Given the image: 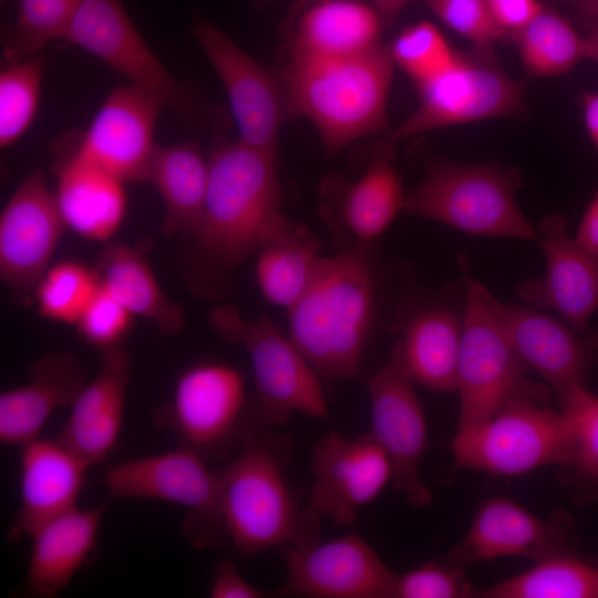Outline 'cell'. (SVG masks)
Wrapping results in <instances>:
<instances>
[{
	"mask_svg": "<svg viewBox=\"0 0 598 598\" xmlns=\"http://www.w3.org/2000/svg\"><path fill=\"white\" fill-rule=\"evenodd\" d=\"M524 70L533 78L568 74L585 59L584 38L561 14L544 8L511 37Z\"/></svg>",
	"mask_w": 598,
	"mask_h": 598,
	"instance_id": "obj_34",
	"label": "cell"
},
{
	"mask_svg": "<svg viewBox=\"0 0 598 598\" xmlns=\"http://www.w3.org/2000/svg\"><path fill=\"white\" fill-rule=\"evenodd\" d=\"M91 466L56 436L20 446V504L7 533L9 543L30 537L50 519L78 506Z\"/></svg>",
	"mask_w": 598,
	"mask_h": 598,
	"instance_id": "obj_22",
	"label": "cell"
},
{
	"mask_svg": "<svg viewBox=\"0 0 598 598\" xmlns=\"http://www.w3.org/2000/svg\"><path fill=\"white\" fill-rule=\"evenodd\" d=\"M486 3L494 22L508 39L545 8L539 0H486Z\"/></svg>",
	"mask_w": 598,
	"mask_h": 598,
	"instance_id": "obj_43",
	"label": "cell"
},
{
	"mask_svg": "<svg viewBox=\"0 0 598 598\" xmlns=\"http://www.w3.org/2000/svg\"><path fill=\"white\" fill-rule=\"evenodd\" d=\"M400 329L412 380L432 391H456L463 317L458 319L446 308H429Z\"/></svg>",
	"mask_w": 598,
	"mask_h": 598,
	"instance_id": "obj_30",
	"label": "cell"
},
{
	"mask_svg": "<svg viewBox=\"0 0 598 598\" xmlns=\"http://www.w3.org/2000/svg\"><path fill=\"white\" fill-rule=\"evenodd\" d=\"M484 598H598V568L570 556L557 554L537 561L532 569L486 589Z\"/></svg>",
	"mask_w": 598,
	"mask_h": 598,
	"instance_id": "obj_33",
	"label": "cell"
},
{
	"mask_svg": "<svg viewBox=\"0 0 598 598\" xmlns=\"http://www.w3.org/2000/svg\"><path fill=\"white\" fill-rule=\"evenodd\" d=\"M585 59L598 63V21L594 31L584 38Z\"/></svg>",
	"mask_w": 598,
	"mask_h": 598,
	"instance_id": "obj_48",
	"label": "cell"
},
{
	"mask_svg": "<svg viewBox=\"0 0 598 598\" xmlns=\"http://www.w3.org/2000/svg\"><path fill=\"white\" fill-rule=\"evenodd\" d=\"M520 184L515 168L433 159L405 195L403 210L471 235L536 240L517 204Z\"/></svg>",
	"mask_w": 598,
	"mask_h": 598,
	"instance_id": "obj_5",
	"label": "cell"
},
{
	"mask_svg": "<svg viewBox=\"0 0 598 598\" xmlns=\"http://www.w3.org/2000/svg\"><path fill=\"white\" fill-rule=\"evenodd\" d=\"M44 64L39 55L4 64L0 73V147L16 143L31 125L39 105Z\"/></svg>",
	"mask_w": 598,
	"mask_h": 598,
	"instance_id": "obj_36",
	"label": "cell"
},
{
	"mask_svg": "<svg viewBox=\"0 0 598 598\" xmlns=\"http://www.w3.org/2000/svg\"><path fill=\"white\" fill-rule=\"evenodd\" d=\"M573 522L557 511L540 518L506 497L482 501L464 536L445 560L465 566L501 557H524L539 561L567 553Z\"/></svg>",
	"mask_w": 598,
	"mask_h": 598,
	"instance_id": "obj_19",
	"label": "cell"
},
{
	"mask_svg": "<svg viewBox=\"0 0 598 598\" xmlns=\"http://www.w3.org/2000/svg\"><path fill=\"white\" fill-rule=\"evenodd\" d=\"M394 66L382 43L344 58L288 60L279 73L287 121L310 120L332 154L359 137L383 133Z\"/></svg>",
	"mask_w": 598,
	"mask_h": 598,
	"instance_id": "obj_2",
	"label": "cell"
},
{
	"mask_svg": "<svg viewBox=\"0 0 598 598\" xmlns=\"http://www.w3.org/2000/svg\"><path fill=\"white\" fill-rule=\"evenodd\" d=\"M395 150L370 151L364 174L354 183L332 174L321 186V212L334 230L347 231L363 250L403 210L405 195L393 167Z\"/></svg>",
	"mask_w": 598,
	"mask_h": 598,
	"instance_id": "obj_23",
	"label": "cell"
},
{
	"mask_svg": "<svg viewBox=\"0 0 598 598\" xmlns=\"http://www.w3.org/2000/svg\"><path fill=\"white\" fill-rule=\"evenodd\" d=\"M546 258L542 278L520 282L517 295L527 307L555 311L584 334L598 309V256L566 234V219L555 215L538 226Z\"/></svg>",
	"mask_w": 598,
	"mask_h": 598,
	"instance_id": "obj_21",
	"label": "cell"
},
{
	"mask_svg": "<svg viewBox=\"0 0 598 598\" xmlns=\"http://www.w3.org/2000/svg\"><path fill=\"white\" fill-rule=\"evenodd\" d=\"M319 250L306 228L279 213L257 249V279L266 300L289 308L307 287Z\"/></svg>",
	"mask_w": 598,
	"mask_h": 598,
	"instance_id": "obj_31",
	"label": "cell"
},
{
	"mask_svg": "<svg viewBox=\"0 0 598 598\" xmlns=\"http://www.w3.org/2000/svg\"><path fill=\"white\" fill-rule=\"evenodd\" d=\"M581 110L586 131L598 151V91L582 95Z\"/></svg>",
	"mask_w": 598,
	"mask_h": 598,
	"instance_id": "obj_46",
	"label": "cell"
},
{
	"mask_svg": "<svg viewBox=\"0 0 598 598\" xmlns=\"http://www.w3.org/2000/svg\"><path fill=\"white\" fill-rule=\"evenodd\" d=\"M106 502L122 498L157 499L185 506L184 535L193 548L218 547L227 539L219 481L199 453L178 447L130 458L107 467Z\"/></svg>",
	"mask_w": 598,
	"mask_h": 598,
	"instance_id": "obj_11",
	"label": "cell"
},
{
	"mask_svg": "<svg viewBox=\"0 0 598 598\" xmlns=\"http://www.w3.org/2000/svg\"><path fill=\"white\" fill-rule=\"evenodd\" d=\"M208 185L199 237L219 265L234 267L259 247L279 214V161L241 141L216 138L209 153Z\"/></svg>",
	"mask_w": 598,
	"mask_h": 598,
	"instance_id": "obj_4",
	"label": "cell"
},
{
	"mask_svg": "<svg viewBox=\"0 0 598 598\" xmlns=\"http://www.w3.org/2000/svg\"><path fill=\"white\" fill-rule=\"evenodd\" d=\"M426 8L447 28L474 47H489L507 39L494 22L486 0H423Z\"/></svg>",
	"mask_w": 598,
	"mask_h": 598,
	"instance_id": "obj_41",
	"label": "cell"
},
{
	"mask_svg": "<svg viewBox=\"0 0 598 598\" xmlns=\"http://www.w3.org/2000/svg\"><path fill=\"white\" fill-rule=\"evenodd\" d=\"M66 226L41 172L29 174L0 215V277L18 293L34 290Z\"/></svg>",
	"mask_w": 598,
	"mask_h": 598,
	"instance_id": "obj_17",
	"label": "cell"
},
{
	"mask_svg": "<svg viewBox=\"0 0 598 598\" xmlns=\"http://www.w3.org/2000/svg\"><path fill=\"white\" fill-rule=\"evenodd\" d=\"M257 425L247 420L240 452L217 471L227 539L247 556L320 542V515L301 504L285 475L288 440Z\"/></svg>",
	"mask_w": 598,
	"mask_h": 598,
	"instance_id": "obj_1",
	"label": "cell"
},
{
	"mask_svg": "<svg viewBox=\"0 0 598 598\" xmlns=\"http://www.w3.org/2000/svg\"><path fill=\"white\" fill-rule=\"evenodd\" d=\"M208 323L223 341L241 344L247 350L262 423L282 425L298 412L328 419L318 373L270 319L243 318L235 306L226 303L209 311Z\"/></svg>",
	"mask_w": 598,
	"mask_h": 598,
	"instance_id": "obj_9",
	"label": "cell"
},
{
	"mask_svg": "<svg viewBox=\"0 0 598 598\" xmlns=\"http://www.w3.org/2000/svg\"><path fill=\"white\" fill-rule=\"evenodd\" d=\"M371 434L392 465L394 488L414 507L432 503L420 464L427 446V426L408 371L399 339L383 365L369 381Z\"/></svg>",
	"mask_w": 598,
	"mask_h": 598,
	"instance_id": "obj_13",
	"label": "cell"
},
{
	"mask_svg": "<svg viewBox=\"0 0 598 598\" xmlns=\"http://www.w3.org/2000/svg\"><path fill=\"white\" fill-rule=\"evenodd\" d=\"M492 293L470 279L457 368V429L484 422L520 398L544 402L547 389L527 377V364L514 350L491 308Z\"/></svg>",
	"mask_w": 598,
	"mask_h": 598,
	"instance_id": "obj_8",
	"label": "cell"
},
{
	"mask_svg": "<svg viewBox=\"0 0 598 598\" xmlns=\"http://www.w3.org/2000/svg\"><path fill=\"white\" fill-rule=\"evenodd\" d=\"M475 590L463 566L430 560L396 577L394 598H467Z\"/></svg>",
	"mask_w": 598,
	"mask_h": 598,
	"instance_id": "obj_40",
	"label": "cell"
},
{
	"mask_svg": "<svg viewBox=\"0 0 598 598\" xmlns=\"http://www.w3.org/2000/svg\"><path fill=\"white\" fill-rule=\"evenodd\" d=\"M582 9L598 21V0H579Z\"/></svg>",
	"mask_w": 598,
	"mask_h": 598,
	"instance_id": "obj_49",
	"label": "cell"
},
{
	"mask_svg": "<svg viewBox=\"0 0 598 598\" xmlns=\"http://www.w3.org/2000/svg\"><path fill=\"white\" fill-rule=\"evenodd\" d=\"M192 33L226 90L238 140L279 161V130L287 121L280 75L259 64L205 19L193 23Z\"/></svg>",
	"mask_w": 598,
	"mask_h": 598,
	"instance_id": "obj_14",
	"label": "cell"
},
{
	"mask_svg": "<svg viewBox=\"0 0 598 598\" xmlns=\"http://www.w3.org/2000/svg\"><path fill=\"white\" fill-rule=\"evenodd\" d=\"M560 406L570 432V454L564 466L598 482V396L584 386L574 391Z\"/></svg>",
	"mask_w": 598,
	"mask_h": 598,
	"instance_id": "obj_39",
	"label": "cell"
},
{
	"mask_svg": "<svg viewBox=\"0 0 598 598\" xmlns=\"http://www.w3.org/2000/svg\"><path fill=\"white\" fill-rule=\"evenodd\" d=\"M99 278L102 287L133 316L151 321L164 334H174L184 326L183 308L164 293L137 249L124 245L111 247Z\"/></svg>",
	"mask_w": 598,
	"mask_h": 598,
	"instance_id": "obj_32",
	"label": "cell"
},
{
	"mask_svg": "<svg viewBox=\"0 0 598 598\" xmlns=\"http://www.w3.org/2000/svg\"><path fill=\"white\" fill-rule=\"evenodd\" d=\"M147 183L157 189L164 204L163 233L197 236L208 185V159L200 145L196 141L158 145Z\"/></svg>",
	"mask_w": 598,
	"mask_h": 598,
	"instance_id": "obj_29",
	"label": "cell"
},
{
	"mask_svg": "<svg viewBox=\"0 0 598 598\" xmlns=\"http://www.w3.org/2000/svg\"><path fill=\"white\" fill-rule=\"evenodd\" d=\"M278 595L312 598H394L395 575L358 534L287 550Z\"/></svg>",
	"mask_w": 598,
	"mask_h": 598,
	"instance_id": "obj_16",
	"label": "cell"
},
{
	"mask_svg": "<svg viewBox=\"0 0 598 598\" xmlns=\"http://www.w3.org/2000/svg\"><path fill=\"white\" fill-rule=\"evenodd\" d=\"M131 368V355L122 346L104 351L96 375L82 389L56 435L90 466L104 461L118 444Z\"/></svg>",
	"mask_w": 598,
	"mask_h": 598,
	"instance_id": "obj_25",
	"label": "cell"
},
{
	"mask_svg": "<svg viewBox=\"0 0 598 598\" xmlns=\"http://www.w3.org/2000/svg\"><path fill=\"white\" fill-rule=\"evenodd\" d=\"M493 45L457 51L453 65L417 87L420 103L403 121L380 134L370 151L395 150L411 136L447 126L527 113L525 82L509 76Z\"/></svg>",
	"mask_w": 598,
	"mask_h": 598,
	"instance_id": "obj_7",
	"label": "cell"
},
{
	"mask_svg": "<svg viewBox=\"0 0 598 598\" xmlns=\"http://www.w3.org/2000/svg\"><path fill=\"white\" fill-rule=\"evenodd\" d=\"M383 20L359 0H317L288 33V60L336 59L363 53L381 43Z\"/></svg>",
	"mask_w": 598,
	"mask_h": 598,
	"instance_id": "obj_28",
	"label": "cell"
},
{
	"mask_svg": "<svg viewBox=\"0 0 598 598\" xmlns=\"http://www.w3.org/2000/svg\"><path fill=\"white\" fill-rule=\"evenodd\" d=\"M64 40L153 94L186 127H221L225 114L176 80L142 38L121 0H79Z\"/></svg>",
	"mask_w": 598,
	"mask_h": 598,
	"instance_id": "obj_6",
	"label": "cell"
},
{
	"mask_svg": "<svg viewBox=\"0 0 598 598\" xmlns=\"http://www.w3.org/2000/svg\"><path fill=\"white\" fill-rule=\"evenodd\" d=\"M79 0H19L16 20L3 32L4 64L33 56L51 41L63 39Z\"/></svg>",
	"mask_w": 598,
	"mask_h": 598,
	"instance_id": "obj_35",
	"label": "cell"
},
{
	"mask_svg": "<svg viewBox=\"0 0 598 598\" xmlns=\"http://www.w3.org/2000/svg\"><path fill=\"white\" fill-rule=\"evenodd\" d=\"M100 287L99 275L75 261H61L44 272L34 288L40 315L75 324Z\"/></svg>",
	"mask_w": 598,
	"mask_h": 598,
	"instance_id": "obj_37",
	"label": "cell"
},
{
	"mask_svg": "<svg viewBox=\"0 0 598 598\" xmlns=\"http://www.w3.org/2000/svg\"><path fill=\"white\" fill-rule=\"evenodd\" d=\"M245 408V380L236 368L197 363L179 374L171 401L156 411L154 423L207 460L240 439Z\"/></svg>",
	"mask_w": 598,
	"mask_h": 598,
	"instance_id": "obj_12",
	"label": "cell"
},
{
	"mask_svg": "<svg viewBox=\"0 0 598 598\" xmlns=\"http://www.w3.org/2000/svg\"><path fill=\"white\" fill-rule=\"evenodd\" d=\"M575 239L586 250L598 256V190L586 208Z\"/></svg>",
	"mask_w": 598,
	"mask_h": 598,
	"instance_id": "obj_45",
	"label": "cell"
},
{
	"mask_svg": "<svg viewBox=\"0 0 598 598\" xmlns=\"http://www.w3.org/2000/svg\"><path fill=\"white\" fill-rule=\"evenodd\" d=\"M451 447L458 470L519 476L544 465H566L570 432L563 412L520 398L484 422L457 429Z\"/></svg>",
	"mask_w": 598,
	"mask_h": 598,
	"instance_id": "obj_10",
	"label": "cell"
},
{
	"mask_svg": "<svg viewBox=\"0 0 598 598\" xmlns=\"http://www.w3.org/2000/svg\"><path fill=\"white\" fill-rule=\"evenodd\" d=\"M212 598H265L269 595L247 581L228 560H220L212 578L209 587Z\"/></svg>",
	"mask_w": 598,
	"mask_h": 598,
	"instance_id": "obj_44",
	"label": "cell"
},
{
	"mask_svg": "<svg viewBox=\"0 0 598 598\" xmlns=\"http://www.w3.org/2000/svg\"><path fill=\"white\" fill-rule=\"evenodd\" d=\"M133 317L100 283L75 326L86 342L104 352L121 346Z\"/></svg>",
	"mask_w": 598,
	"mask_h": 598,
	"instance_id": "obj_42",
	"label": "cell"
},
{
	"mask_svg": "<svg viewBox=\"0 0 598 598\" xmlns=\"http://www.w3.org/2000/svg\"><path fill=\"white\" fill-rule=\"evenodd\" d=\"M162 107L134 84L117 86L89 128L75 134L80 152L122 182H146L157 144L154 130Z\"/></svg>",
	"mask_w": 598,
	"mask_h": 598,
	"instance_id": "obj_18",
	"label": "cell"
},
{
	"mask_svg": "<svg viewBox=\"0 0 598 598\" xmlns=\"http://www.w3.org/2000/svg\"><path fill=\"white\" fill-rule=\"evenodd\" d=\"M55 174L54 196L66 228L86 239H110L126 212L124 182L83 155L75 134L58 143Z\"/></svg>",
	"mask_w": 598,
	"mask_h": 598,
	"instance_id": "obj_24",
	"label": "cell"
},
{
	"mask_svg": "<svg viewBox=\"0 0 598 598\" xmlns=\"http://www.w3.org/2000/svg\"><path fill=\"white\" fill-rule=\"evenodd\" d=\"M385 24H391L409 0H372Z\"/></svg>",
	"mask_w": 598,
	"mask_h": 598,
	"instance_id": "obj_47",
	"label": "cell"
},
{
	"mask_svg": "<svg viewBox=\"0 0 598 598\" xmlns=\"http://www.w3.org/2000/svg\"><path fill=\"white\" fill-rule=\"evenodd\" d=\"M6 1H8V0H1L2 3L6 2Z\"/></svg>",
	"mask_w": 598,
	"mask_h": 598,
	"instance_id": "obj_50",
	"label": "cell"
},
{
	"mask_svg": "<svg viewBox=\"0 0 598 598\" xmlns=\"http://www.w3.org/2000/svg\"><path fill=\"white\" fill-rule=\"evenodd\" d=\"M29 381L0 394V442L21 446L39 437L50 416L72 406L87 383L79 358L51 351L32 363Z\"/></svg>",
	"mask_w": 598,
	"mask_h": 598,
	"instance_id": "obj_26",
	"label": "cell"
},
{
	"mask_svg": "<svg viewBox=\"0 0 598 598\" xmlns=\"http://www.w3.org/2000/svg\"><path fill=\"white\" fill-rule=\"evenodd\" d=\"M489 302L514 350L547 381L560 404L585 386L598 343L595 338H584L565 321L537 309L505 305L493 295Z\"/></svg>",
	"mask_w": 598,
	"mask_h": 598,
	"instance_id": "obj_20",
	"label": "cell"
},
{
	"mask_svg": "<svg viewBox=\"0 0 598 598\" xmlns=\"http://www.w3.org/2000/svg\"><path fill=\"white\" fill-rule=\"evenodd\" d=\"M106 501L95 507H74L40 526L32 545L25 576L29 594L50 598L62 591L93 557Z\"/></svg>",
	"mask_w": 598,
	"mask_h": 598,
	"instance_id": "obj_27",
	"label": "cell"
},
{
	"mask_svg": "<svg viewBox=\"0 0 598 598\" xmlns=\"http://www.w3.org/2000/svg\"><path fill=\"white\" fill-rule=\"evenodd\" d=\"M288 312L289 338L318 375L354 378L373 312L363 250L318 257L307 287Z\"/></svg>",
	"mask_w": 598,
	"mask_h": 598,
	"instance_id": "obj_3",
	"label": "cell"
},
{
	"mask_svg": "<svg viewBox=\"0 0 598 598\" xmlns=\"http://www.w3.org/2000/svg\"><path fill=\"white\" fill-rule=\"evenodd\" d=\"M311 470L309 505L340 527L353 525L392 480L390 458L371 433L355 439L326 433L313 445Z\"/></svg>",
	"mask_w": 598,
	"mask_h": 598,
	"instance_id": "obj_15",
	"label": "cell"
},
{
	"mask_svg": "<svg viewBox=\"0 0 598 598\" xmlns=\"http://www.w3.org/2000/svg\"><path fill=\"white\" fill-rule=\"evenodd\" d=\"M389 48L395 65L403 70L416 89L446 72L457 54L430 21L405 28Z\"/></svg>",
	"mask_w": 598,
	"mask_h": 598,
	"instance_id": "obj_38",
	"label": "cell"
}]
</instances>
